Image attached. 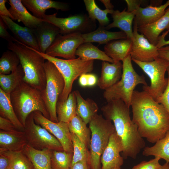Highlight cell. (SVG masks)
Here are the masks:
<instances>
[{"mask_svg": "<svg viewBox=\"0 0 169 169\" xmlns=\"http://www.w3.org/2000/svg\"><path fill=\"white\" fill-rule=\"evenodd\" d=\"M133 123L142 138L154 143L169 131V114L161 104L145 91L135 90L131 105Z\"/></svg>", "mask_w": 169, "mask_h": 169, "instance_id": "cell-1", "label": "cell"}, {"mask_svg": "<svg viewBox=\"0 0 169 169\" xmlns=\"http://www.w3.org/2000/svg\"><path fill=\"white\" fill-rule=\"evenodd\" d=\"M107 102L101 110L105 118L113 122L115 131L121 140L124 148L122 157L124 159L128 157L135 159L145 147V142L131 118L130 108L120 100Z\"/></svg>", "mask_w": 169, "mask_h": 169, "instance_id": "cell-2", "label": "cell"}, {"mask_svg": "<svg viewBox=\"0 0 169 169\" xmlns=\"http://www.w3.org/2000/svg\"><path fill=\"white\" fill-rule=\"evenodd\" d=\"M15 42H8V48L18 56L23 69V80L40 90L44 89L46 77L44 68L45 59L30 47L20 43L16 39Z\"/></svg>", "mask_w": 169, "mask_h": 169, "instance_id": "cell-3", "label": "cell"}, {"mask_svg": "<svg viewBox=\"0 0 169 169\" xmlns=\"http://www.w3.org/2000/svg\"><path fill=\"white\" fill-rule=\"evenodd\" d=\"M10 99L16 115L24 127L28 116L34 111L40 112L49 119L41 91L23 80L11 92Z\"/></svg>", "mask_w": 169, "mask_h": 169, "instance_id": "cell-4", "label": "cell"}, {"mask_svg": "<svg viewBox=\"0 0 169 169\" xmlns=\"http://www.w3.org/2000/svg\"><path fill=\"white\" fill-rule=\"evenodd\" d=\"M131 60L129 55L122 61V73L120 79L104 91L103 96L107 102L120 100L130 108L132 96L136 86L140 84L147 85L144 75H139L134 70Z\"/></svg>", "mask_w": 169, "mask_h": 169, "instance_id": "cell-5", "label": "cell"}, {"mask_svg": "<svg viewBox=\"0 0 169 169\" xmlns=\"http://www.w3.org/2000/svg\"><path fill=\"white\" fill-rule=\"evenodd\" d=\"M91 131L90 146V169H101V157L111 135L115 131L112 121L96 115L89 123Z\"/></svg>", "mask_w": 169, "mask_h": 169, "instance_id": "cell-6", "label": "cell"}, {"mask_svg": "<svg viewBox=\"0 0 169 169\" xmlns=\"http://www.w3.org/2000/svg\"><path fill=\"white\" fill-rule=\"evenodd\" d=\"M45 59L54 64L63 76L65 82L63 91L58 101L63 102L71 92L73 83L78 77L91 72L94 68V60L85 61L80 58L72 59H59L49 56L31 48Z\"/></svg>", "mask_w": 169, "mask_h": 169, "instance_id": "cell-7", "label": "cell"}, {"mask_svg": "<svg viewBox=\"0 0 169 169\" xmlns=\"http://www.w3.org/2000/svg\"><path fill=\"white\" fill-rule=\"evenodd\" d=\"M46 77L45 88L41 91L43 100L49 114V120L58 122L56 107L59 98L62 93L65 82L62 75L55 65L47 60L44 64Z\"/></svg>", "mask_w": 169, "mask_h": 169, "instance_id": "cell-8", "label": "cell"}, {"mask_svg": "<svg viewBox=\"0 0 169 169\" xmlns=\"http://www.w3.org/2000/svg\"><path fill=\"white\" fill-rule=\"evenodd\" d=\"M131 60L149 77L150 85H143L142 89L156 101L164 92L168 84V79L165 75L169 66V61L159 57L148 62Z\"/></svg>", "mask_w": 169, "mask_h": 169, "instance_id": "cell-9", "label": "cell"}, {"mask_svg": "<svg viewBox=\"0 0 169 169\" xmlns=\"http://www.w3.org/2000/svg\"><path fill=\"white\" fill-rule=\"evenodd\" d=\"M24 132L27 144L35 149L64 151L62 145L55 137L35 122L33 112L26 119Z\"/></svg>", "mask_w": 169, "mask_h": 169, "instance_id": "cell-10", "label": "cell"}, {"mask_svg": "<svg viewBox=\"0 0 169 169\" xmlns=\"http://www.w3.org/2000/svg\"><path fill=\"white\" fill-rule=\"evenodd\" d=\"M57 14V13L45 14L43 19L59 28L60 34L77 33L82 34L96 29V21L91 19L86 14H76L65 18H58Z\"/></svg>", "mask_w": 169, "mask_h": 169, "instance_id": "cell-11", "label": "cell"}, {"mask_svg": "<svg viewBox=\"0 0 169 169\" xmlns=\"http://www.w3.org/2000/svg\"><path fill=\"white\" fill-rule=\"evenodd\" d=\"M84 43L82 34H60L46 50L45 54L54 57H61L66 59H75L77 49Z\"/></svg>", "mask_w": 169, "mask_h": 169, "instance_id": "cell-12", "label": "cell"}, {"mask_svg": "<svg viewBox=\"0 0 169 169\" xmlns=\"http://www.w3.org/2000/svg\"><path fill=\"white\" fill-rule=\"evenodd\" d=\"M35 122L47 130L55 137L62 145L64 151L73 153V148L68 124L63 122H54L44 117L40 111L33 112Z\"/></svg>", "mask_w": 169, "mask_h": 169, "instance_id": "cell-13", "label": "cell"}, {"mask_svg": "<svg viewBox=\"0 0 169 169\" xmlns=\"http://www.w3.org/2000/svg\"><path fill=\"white\" fill-rule=\"evenodd\" d=\"M130 55L131 59L142 62L152 61L159 57L158 49L151 44L142 34L138 32L137 25L134 21L133 37Z\"/></svg>", "mask_w": 169, "mask_h": 169, "instance_id": "cell-14", "label": "cell"}, {"mask_svg": "<svg viewBox=\"0 0 169 169\" xmlns=\"http://www.w3.org/2000/svg\"><path fill=\"white\" fill-rule=\"evenodd\" d=\"M123 145L116 131L111 136L108 144L101 157V169H113L120 167L124 163L120 152L123 151Z\"/></svg>", "mask_w": 169, "mask_h": 169, "instance_id": "cell-15", "label": "cell"}, {"mask_svg": "<svg viewBox=\"0 0 169 169\" xmlns=\"http://www.w3.org/2000/svg\"><path fill=\"white\" fill-rule=\"evenodd\" d=\"M143 0H136L134 3L132 11L135 13L134 21L137 27L153 23L160 19L165 14L166 8L169 7V0L163 5L158 6H149L142 8L140 5Z\"/></svg>", "mask_w": 169, "mask_h": 169, "instance_id": "cell-16", "label": "cell"}, {"mask_svg": "<svg viewBox=\"0 0 169 169\" xmlns=\"http://www.w3.org/2000/svg\"><path fill=\"white\" fill-rule=\"evenodd\" d=\"M0 17L17 40L22 44L40 51L33 29L19 25L9 17L0 16Z\"/></svg>", "mask_w": 169, "mask_h": 169, "instance_id": "cell-17", "label": "cell"}, {"mask_svg": "<svg viewBox=\"0 0 169 169\" xmlns=\"http://www.w3.org/2000/svg\"><path fill=\"white\" fill-rule=\"evenodd\" d=\"M122 69V64L120 61L111 64L103 61L101 76L97 83L98 87L105 90L115 84L121 77Z\"/></svg>", "mask_w": 169, "mask_h": 169, "instance_id": "cell-18", "label": "cell"}, {"mask_svg": "<svg viewBox=\"0 0 169 169\" xmlns=\"http://www.w3.org/2000/svg\"><path fill=\"white\" fill-rule=\"evenodd\" d=\"M33 30L40 52L43 53H45L46 50L60 34L59 28L44 21Z\"/></svg>", "mask_w": 169, "mask_h": 169, "instance_id": "cell-19", "label": "cell"}, {"mask_svg": "<svg viewBox=\"0 0 169 169\" xmlns=\"http://www.w3.org/2000/svg\"><path fill=\"white\" fill-rule=\"evenodd\" d=\"M10 6L8 9L13 20L21 22L25 27L32 29L35 28L44 20L31 14L23 5L21 0H9Z\"/></svg>", "mask_w": 169, "mask_h": 169, "instance_id": "cell-20", "label": "cell"}, {"mask_svg": "<svg viewBox=\"0 0 169 169\" xmlns=\"http://www.w3.org/2000/svg\"><path fill=\"white\" fill-rule=\"evenodd\" d=\"M23 5L31 11L35 17L43 19L46 10L50 8L66 11L69 10L68 4L51 0H21Z\"/></svg>", "mask_w": 169, "mask_h": 169, "instance_id": "cell-21", "label": "cell"}, {"mask_svg": "<svg viewBox=\"0 0 169 169\" xmlns=\"http://www.w3.org/2000/svg\"><path fill=\"white\" fill-rule=\"evenodd\" d=\"M138 32L143 34L152 44L156 46L160 34L169 28V7L163 15L156 22L137 27Z\"/></svg>", "mask_w": 169, "mask_h": 169, "instance_id": "cell-22", "label": "cell"}, {"mask_svg": "<svg viewBox=\"0 0 169 169\" xmlns=\"http://www.w3.org/2000/svg\"><path fill=\"white\" fill-rule=\"evenodd\" d=\"M126 10L125 8L121 12L118 10H114L111 14L113 22L105 28L107 30L113 28H118L125 33L127 38L131 40L133 37L132 25L135 13L134 11L128 12Z\"/></svg>", "mask_w": 169, "mask_h": 169, "instance_id": "cell-23", "label": "cell"}, {"mask_svg": "<svg viewBox=\"0 0 169 169\" xmlns=\"http://www.w3.org/2000/svg\"><path fill=\"white\" fill-rule=\"evenodd\" d=\"M132 44L128 38L113 40L105 45L104 52L114 62H120L130 55Z\"/></svg>", "mask_w": 169, "mask_h": 169, "instance_id": "cell-24", "label": "cell"}, {"mask_svg": "<svg viewBox=\"0 0 169 169\" xmlns=\"http://www.w3.org/2000/svg\"><path fill=\"white\" fill-rule=\"evenodd\" d=\"M105 27L99 25L98 27L94 31L82 34L84 42H96L99 44H106L113 40L127 38L126 34L124 32L110 31L106 30Z\"/></svg>", "mask_w": 169, "mask_h": 169, "instance_id": "cell-25", "label": "cell"}, {"mask_svg": "<svg viewBox=\"0 0 169 169\" xmlns=\"http://www.w3.org/2000/svg\"><path fill=\"white\" fill-rule=\"evenodd\" d=\"M23 151L31 161L33 169H52L51 164L52 150L48 149L38 150L27 144Z\"/></svg>", "mask_w": 169, "mask_h": 169, "instance_id": "cell-26", "label": "cell"}, {"mask_svg": "<svg viewBox=\"0 0 169 169\" xmlns=\"http://www.w3.org/2000/svg\"><path fill=\"white\" fill-rule=\"evenodd\" d=\"M74 92L77 100L76 114L87 125L97 114L98 106L93 100L84 99L78 90Z\"/></svg>", "mask_w": 169, "mask_h": 169, "instance_id": "cell-27", "label": "cell"}, {"mask_svg": "<svg viewBox=\"0 0 169 169\" xmlns=\"http://www.w3.org/2000/svg\"><path fill=\"white\" fill-rule=\"evenodd\" d=\"M27 144L24 132L13 133L0 130V148L13 152L22 151Z\"/></svg>", "mask_w": 169, "mask_h": 169, "instance_id": "cell-28", "label": "cell"}, {"mask_svg": "<svg viewBox=\"0 0 169 169\" xmlns=\"http://www.w3.org/2000/svg\"><path fill=\"white\" fill-rule=\"evenodd\" d=\"M76 98L73 91L69 94L65 101L57 102L56 110L58 122L68 123L76 115Z\"/></svg>", "mask_w": 169, "mask_h": 169, "instance_id": "cell-29", "label": "cell"}, {"mask_svg": "<svg viewBox=\"0 0 169 169\" xmlns=\"http://www.w3.org/2000/svg\"><path fill=\"white\" fill-rule=\"evenodd\" d=\"M75 55L85 61L98 59L111 63L114 62L104 51L101 50L91 43H84L81 44L77 49Z\"/></svg>", "mask_w": 169, "mask_h": 169, "instance_id": "cell-30", "label": "cell"}, {"mask_svg": "<svg viewBox=\"0 0 169 169\" xmlns=\"http://www.w3.org/2000/svg\"><path fill=\"white\" fill-rule=\"evenodd\" d=\"M0 116L11 122L19 131L24 132V127L17 117L11 101L10 95L0 88Z\"/></svg>", "mask_w": 169, "mask_h": 169, "instance_id": "cell-31", "label": "cell"}, {"mask_svg": "<svg viewBox=\"0 0 169 169\" xmlns=\"http://www.w3.org/2000/svg\"><path fill=\"white\" fill-rule=\"evenodd\" d=\"M24 73L20 64L17 69L8 74H0V88L6 93L11 92L23 80Z\"/></svg>", "mask_w": 169, "mask_h": 169, "instance_id": "cell-32", "label": "cell"}, {"mask_svg": "<svg viewBox=\"0 0 169 169\" xmlns=\"http://www.w3.org/2000/svg\"><path fill=\"white\" fill-rule=\"evenodd\" d=\"M142 154L146 156H153L165 160L169 163V131L162 138L151 147H145Z\"/></svg>", "mask_w": 169, "mask_h": 169, "instance_id": "cell-33", "label": "cell"}, {"mask_svg": "<svg viewBox=\"0 0 169 169\" xmlns=\"http://www.w3.org/2000/svg\"><path fill=\"white\" fill-rule=\"evenodd\" d=\"M84 2L90 18L94 21L97 20L99 25L103 27H105L110 24L107 14H111L114 10L106 9L102 10L98 7L94 0H84Z\"/></svg>", "mask_w": 169, "mask_h": 169, "instance_id": "cell-34", "label": "cell"}, {"mask_svg": "<svg viewBox=\"0 0 169 169\" xmlns=\"http://www.w3.org/2000/svg\"><path fill=\"white\" fill-rule=\"evenodd\" d=\"M69 131L75 134L78 138L90 148L91 131L87 124L76 114L68 123Z\"/></svg>", "mask_w": 169, "mask_h": 169, "instance_id": "cell-35", "label": "cell"}, {"mask_svg": "<svg viewBox=\"0 0 169 169\" xmlns=\"http://www.w3.org/2000/svg\"><path fill=\"white\" fill-rule=\"evenodd\" d=\"M70 133L73 148L71 165L78 162L82 161H87L89 165L90 153L89 148L75 134L72 132Z\"/></svg>", "mask_w": 169, "mask_h": 169, "instance_id": "cell-36", "label": "cell"}, {"mask_svg": "<svg viewBox=\"0 0 169 169\" xmlns=\"http://www.w3.org/2000/svg\"><path fill=\"white\" fill-rule=\"evenodd\" d=\"M17 55L10 50L4 52L0 59V74H8L15 70L20 64Z\"/></svg>", "mask_w": 169, "mask_h": 169, "instance_id": "cell-37", "label": "cell"}, {"mask_svg": "<svg viewBox=\"0 0 169 169\" xmlns=\"http://www.w3.org/2000/svg\"><path fill=\"white\" fill-rule=\"evenodd\" d=\"M73 153L64 151H52L51 164L52 169H69L71 166Z\"/></svg>", "mask_w": 169, "mask_h": 169, "instance_id": "cell-38", "label": "cell"}, {"mask_svg": "<svg viewBox=\"0 0 169 169\" xmlns=\"http://www.w3.org/2000/svg\"><path fill=\"white\" fill-rule=\"evenodd\" d=\"M10 167L13 169H33L32 163L23 151L15 152Z\"/></svg>", "mask_w": 169, "mask_h": 169, "instance_id": "cell-39", "label": "cell"}, {"mask_svg": "<svg viewBox=\"0 0 169 169\" xmlns=\"http://www.w3.org/2000/svg\"><path fill=\"white\" fill-rule=\"evenodd\" d=\"M16 152L0 148V169H8Z\"/></svg>", "mask_w": 169, "mask_h": 169, "instance_id": "cell-40", "label": "cell"}, {"mask_svg": "<svg viewBox=\"0 0 169 169\" xmlns=\"http://www.w3.org/2000/svg\"><path fill=\"white\" fill-rule=\"evenodd\" d=\"M161 159L158 157L149 161H143L134 166L131 169H158L161 166L159 163Z\"/></svg>", "mask_w": 169, "mask_h": 169, "instance_id": "cell-41", "label": "cell"}, {"mask_svg": "<svg viewBox=\"0 0 169 169\" xmlns=\"http://www.w3.org/2000/svg\"><path fill=\"white\" fill-rule=\"evenodd\" d=\"M0 129L5 131L13 133L22 131L18 129L10 120L0 116Z\"/></svg>", "mask_w": 169, "mask_h": 169, "instance_id": "cell-42", "label": "cell"}, {"mask_svg": "<svg viewBox=\"0 0 169 169\" xmlns=\"http://www.w3.org/2000/svg\"><path fill=\"white\" fill-rule=\"evenodd\" d=\"M167 72L168 75L167 86L164 92L156 101L162 104L169 114V66Z\"/></svg>", "mask_w": 169, "mask_h": 169, "instance_id": "cell-43", "label": "cell"}, {"mask_svg": "<svg viewBox=\"0 0 169 169\" xmlns=\"http://www.w3.org/2000/svg\"><path fill=\"white\" fill-rule=\"evenodd\" d=\"M6 27L3 20L0 17V37L7 41L8 42H14L15 38L9 33Z\"/></svg>", "mask_w": 169, "mask_h": 169, "instance_id": "cell-44", "label": "cell"}, {"mask_svg": "<svg viewBox=\"0 0 169 169\" xmlns=\"http://www.w3.org/2000/svg\"><path fill=\"white\" fill-rule=\"evenodd\" d=\"M7 2L8 1L7 0H0V15L9 17L13 20L12 15L5 5V3Z\"/></svg>", "mask_w": 169, "mask_h": 169, "instance_id": "cell-45", "label": "cell"}, {"mask_svg": "<svg viewBox=\"0 0 169 169\" xmlns=\"http://www.w3.org/2000/svg\"><path fill=\"white\" fill-rule=\"evenodd\" d=\"M168 33V32L166 31L163 32L161 35L159 36L157 43L156 45V46L158 49L165 45H169V40H166L165 39V37Z\"/></svg>", "mask_w": 169, "mask_h": 169, "instance_id": "cell-46", "label": "cell"}, {"mask_svg": "<svg viewBox=\"0 0 169 169\" xmlns=\"http://www.w3.org/2000/svg\"><path fill=\"white\" fill-rule=\"evenodd\" d=\"M159 57L169 61V46L158 49Z\"/></svg>", "mask_w": 169, "mask_h": 169, "instance_id": "cell-47", "label": "cell"}, {"mask_svg": "<svg viewBox=\"0 0 169 169\" xmlns=\"http://www.w3.org/2000/svg\"><path fill=\"white\" fill-rule=\"evenodd\" d=\"M69 169H90L88 163L84 161L78 162L71 166Z\"/></svg>", "mask_w": 169, "mask_h": 169, "instance_id": "cell-48", "label": "cell"}, {"mask_svg": "<svg viewBox=\"0 0 169 169\" xmlns=\"http://www.w3.org/2000/svg\"><path fill=\"white\" fill-rule=\"evenodd\" d=\"M88 86L92 87L97 83L98 79L96 76L94 74L87 73Z\"/></svg>", "mask_w": 169, "mask_h": 169, "instance_id": "cell-49", "label": "cell"}, {"mask_svg": "<svg viewBox=\"0 0 169 169\" xmlns=\"http://www.w3.org/2000/svg\"><path fill=\"white\" fill-rule=\"evenodd\" d=\"M87 73L84 74L79 76V83L82 87H85L88 86Z\"/></svg>", "mask_w": 169, "mask_h": 169, "instance_id": "cell-50", "label": "cell"}, {"mask_svg": "<svg viewBox=\"0 0 169 169\" xmlns=\"http://www.w3.org/2000/svg\"><path fill=\"white\" fill-rule=\"evenodd\" d=\"M105 6L106 9L113 10L114 5L110 2V0H100Z\"/></svg>", "mask_w": 169, "mask_h": 169, "instance_id": "cell-51", "label": "cell"}, {"mask_svg": "<svg viewBox=\"0 0 169 169\" xmlns=\"http://www.w3.org/2000/svg\"><path fill=\"white\" fill-rule=\"evenodd\" d=\"M158 169H169V163L166 162Z\"/></svg>", "mask_w": 169, "mask_h": 169, "instance_id": "cell-52", "label": "cell"}, {"mask_svg": "<svg viewBox=\"0 0 169 169\" xmlns=\"http://www.w3.org/2000/svg\"><path fill=\"white\" fill-rule=\"evenodd\" d=\"M113 169H121L120 167L115 168Z\"/></svg>", "mask_w": 169, "mask_h": 169, "instance_id": "cell-53", "label": "cell"}, {"mask_svg": "<svg viewBox=\"0 0 169 169\" xmlns=\"http://www.w3.org/2000/svg\"><path fill=\"white\" fill-rule=\"evenodd\" d=\"M8 169H13L12 168L10 167L8 168Z\"/></svg>", "mask_w": 169, "mask_h": 169, "instance_id": "cell-54", "label": "cell"}, {"mask_svg": "<svg viewBox=\"0 0 169 169\" xmlns=\"http://www.w3.org/2000/svg\"><path fill=\"white\" fill-rule=\"evenodd\" d=\"M166 31H167L168 33H169V28L168 30H167Z\"/></svg>", "mask_w": 169, "mask_h": 169, "instance_id": "cell-55", "label": "cell"}]
</instances>
